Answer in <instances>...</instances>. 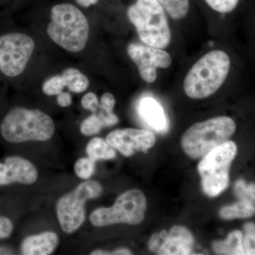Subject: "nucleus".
Listing matches in <instances>:
<instances>
[{
	"mask_svg": "<svg viewBox=\"0 0 255 255\" xmlns=\"http://www.w3.org/2000/svg\"><path fill=\"white\" fill-rule=\"evenodd\" d=\"M172 19L180 20L188 14L190 0H157Z\"/></svg>",
	"mask_w": 255,
	"mask_h": 255,
	"instance_id": "obj_20",
	"label": "nucleus"
},
{
	"mask_svg": "<svg viewBox=\"0 0 255 255\" xmlns=\"http://www.w3.org/2000/svg\"><path fill=\"white\" fill-rule=\"evenodd\" d=\"M72 97L68 92H61L58 95L57 98V102L58 105L61 107H68L69 106L71 105L72 104Z\"/></svg>",
	"mask_w": 255,
	"mask_h": 255,
	"instance_id": "obj_31",
	"label": "nucleus"
},
{
	"mask_svg": "<svg viewBox=\"0 0 255 255\" xmlns=\"http://www.w3.org/2000/svg\"><path fill=\"white\" fill-rule=\"evenodd\" d=\"M194 244L190 231L184 226H176L169 232L162 231L152 235L148 248L157 255H187L191 254Z\"/></svg>",
	"mask_w": 255,
	"mask_h": 255,
	"instance_id": "obj_11",
	"label": "nucleus"
},
{
	"mask_svg": "<svg viewBox=\"0 0 255 255\" xmlns=\"http://www.w3.org/2000/svg\"><path fill=\"white\" fill-rule=\"evenodd\" d=\"M103 191L97 181L90 180L79 184L73 191L60 198L56 211L60 228L71 234L82 226L85 219V204L89 199L99 197Z\"/></svg>",
	"mask_w": 255,
	"mask_h": 255,
	"instance_id": "obj_8",
	"label": "nucleus"
},
{
	"mask_svg": "<svg viewBox=\"0 0 255 255\" xmlns=\"http://www.w3.org/2000/svg\"><path fill=\"white\" fill-rule=\"evenodd\" d=\"M243 230V244L245 255H255V223H247Z\"/></svg>",
	"mask_w": 255,
	"mask_h": 255,
	"instance_id": "obj_22",
	"label": "nucleus"
},
{
	"mask_svg": "<svg viewBox=\"0 0 255 255\" xmlns=\"http://www.w3.org/2000/svg\"><path fill=\"white\" fill-rule=\"evenodd\" d=\"M238 147L231 140L211 150L198 164L203 191L209 197H216L229 184V171L237 155Z\"/></svg>",
	"mask_w": 255,
	"mask_h": 255,
	"instance_id": "obj_6",
	"label": "nucleus"
},
{
	"mask_svg": "<svg viewBox=\"0 0 255 255\" xmlns=\"http://www.w3.org/2000/svg\"><path fill=\"white\" fill-rule=\"evenodd\" d=\"M127 15L142 43L161 49L170 44L167 13L157 0H136L128 8Z\"/></svg>",
	"mask_w": 255,
	"mask_h": 255,
	"instance_id": "obj_4",
	"label": "nucleus"
},
{
	"mask_svg": "<svg viewBox=\"0 0 255 255\" xmlns=\"http://www.w3.org/2000/svg\"><path fill=\"white\" fill-rule=\"evenodd\" d=\"M100 120L102 121L103 127H113L118 124L119 118L115 114H106L100 112L98 116Z\"/></svg>",
	"mask_w": 255,
	"mask_h": 255,
	"instance_id": "obj_29",
	"label": "nucleus"
},
{
	"mask_svg": "<svg viewBox=\"0 0 255 255\" xmlns=\"http://www.w3.org/2000/svg\"><path fill=\"white\" fill-rule=\"evenodd\" d=\"M231 68L229 55L221 50L206 53L190 69L184 79V90L193 100L207 98L221 88Z\"/></svg>",
	"mask_w": 255,
	"mask_h": 255,
	"instance_id": "obj_1",
	"label": "nucleus"
},
{
	"mask_svg": "<svg viewBox=\"0 0 255 255\" xmlns=\"http://www.w3.org/2000/svg\"><path fill=\"white\" fill-rule=\"evenodd\" d=\"M59 238L53 232L28 236L21 242L20 253L23 255H48L56 249Z\"/></svg>",
	"mask_w": 255,
	"mask_h": 255,
	"instance_id": "obj_15",
	"label": "nucleus"
},
{
	"mask_svg": "<svg viewBox=\"0 0 255 255\" xmlns=\"http://www.w3.org/2000/svg\"><path fill=\"white\" fill-rule=\"evenodd\" d=\"M128 54L138 69L140 77L147 83L157 79V68H167L172 64V58L167 51L161 48L130 43L127 48Z\"/></svg>",
	"mask_w": 255,
	"mask_h": 255,
	"instance_id": "obj_10",
	"label": "nucleus"
},
{
	"mask_svg": "<svg viewBox=\"0 0 255 255\" xmlns=\"http://www.w3.org/2000/svg\"><path fill=\"white\" fill-rule=\"evenodd\" d=\"M13 251L7 247H0V255H13Z\"/></svg>",
	"mask_w": 255,
	"mask_h": 255,
	"instance_id": "obj_33",
	"label": "nucleus"
},
{
	"mask_svg": "<svg viewBox=\"0 0 255 255\" xmlns=\"http://www.w3.org/2000/svg\"><path fill=\"white\" fill-rule=\"evenodd\" d=\"M82 105L85 110L91 111L93 114L97 112V108L100 107L97 95L93 92H89L84 96L82 100Z\"/></svg>",
	"mask_w": 255,
	"mask_h": 255,
	"instance_id": "obj_27",
	"label": "nucleus"
},
{
	"mask_svg": "<svg viewBox=\"0 0 255 255\" xmlns=\"http://www.w3.org/2000/svg\"><path fill=\"white\" fill-rule=\"evenodd\" d=\"M100 0H75L77 4L80 5L82 7H90L92 5L97 4Z\"/></svg>",
	"mask_w": 255,
	"mask_h": 255,
	"instance_id": "obj_32",
	"label": "nucleus"
},
{
	"mask_svg": "<svg viewBox=\"0 0 255 255\" xmlns=\"http://www.w3.org/2000/svg\"><path fill=\"white\" fill-rule=\"evenodd\" d=\"M61 75L70 92L82 93L88 88L90 85L87 77L77 69H66Z\"/></svg>",
	"mask_w": 255,
	"mask_h": 255,
	"instance_id": "obj_19",
	"label": "nucleus"
},
{
	"mask_svg": "<svg viewBox=\"0 0 255 255\" xmlns=\"http://www.w3.org/2000/svg\"><path fill=\"white\" fill-rule=\"evenodd\" d=\"M243 238L242 231H232L223 241L214 242L213 251L217 255H245Z\"/></svg>",
	"mask_w": 255,
	"mask_h": 255,
	"instance_id": "obj_17",
	"label": "nucleus"
},
{
	"mask_svg": "<svg viewBox=\"0 0 255 255\" xmlns=\"http://www.w3.org/2000/svg\"><path fill=\"white\" fill-rule=\"evenodd\" d=\"M86 151L88 157L95 161L112 159L117 155L115 149L101 137L92 139L87 144Z\"/></svg>",
	"mask_w": 255,
	"mask_h": 255,
	"instance_id": "obj_18",
	"label": "nucleus"
},
{
	"mask_svg": "<svg viewBox=\"0 0 255 255\" xmlns=\"http://www.w3.org/2000/svg\"><path fill=\"white\" fill-rule=\"evenodd\" d=\"M237 202L224 206L220 210L219 216L224 220L246 219L255 215V184H247L239 179L234 186Z\"/></svg>",
	"mask_w": 255,
	"mask_h": 255,
	"instance_id": "obj_13",
	"label": "nucleus"
},
{
	"mask_svg": "<svg viewBox=\"0 0 255 255\" xmlns=\"http://www.w3.org/2000/svg\"><path fill=\"white\" fill-rule=\"evenodd\" d=\"M95 162L96 161L90 157H82L79 159L74 167L75 173L81 179H89L95 173Z\"/></svg>",
	"mask_w": 255,
	"mask_h": 255,
	"instance_id": "obj_23",
	"label": "nucleus"
},
{
	"mask_svg": "<svg viewBox=\"0 0 255 255\" xmlns=\"http://www.w3.org/2000/svg\"><path fill=\"white\" fill-rule=\"evenodd\" d=\"M236 130V122L231 117H214L191 126L182 135L181 145L191 158H202L229 140Z\"/></svg>",
	"mask_w": 255,
	"mask_h": 255,
	"instance_id": "obj_5",
	"label": "nucleus"
},
{
	"mask_svg": "<svg viewBox=\"0 0 255 255\" xmlns=\"http://www.w3.org/2000/svg\"><path fill=\"white\" fill-rule=\"evenodd\" d=\"M50 17L47 33L55 43L72 53L85 48L90 26L81 10L70 3H62L52 7Z\"/></svg>",
	"mask_w": 255,
	"mask_h": 255,
	"instance_id": "obj_3",
	"label": "nucleus"
},
{
	"mask_svg": "<svg viewBox=\"0 0 255 255\" xmlns=\"http://www.w3.org/2000/svg\"><path fill=\"white\" fill-rule=\"evenodd\" d=\"M106 140L122 155L130 157L137 151L147 152L155 145L156 137L153 132L144 129L124 128L110 132Z\"/></svg>",
	"mask_w": 255,
	"mask_h": 255,
	"instance_id": "obj_12",
	"label": "nucleus"
},
{
	"mask_svg": "<svg viewBox=\"0 0 255 255\" xmlns=\"http://www.w3.org/2000/svg\"><path fill=\"white\" fill-rule=\"evenodd\" d=\"M91 255H132L131 252L126 248H121L117 249L113 252H107L102 251V250H97L92 252Z\"/></svg>",
	"mask_w": 255,
	"mask_h": 255,
	"instance_id": "obj_30",
	"label": "nucleus"
},
{
	"mask_svg": "<svg viewBox=\"0 0 255 255\" xmlns=\"http://www.w3.org/2000/svg\"><path fill=\"white\" fill-rule=\"evenodd\" d=\"M211 9L220 14H229L237 9L241 0H204Z\"/></svg>",
	"mask_w": 255,
	"mask_h": 255,
	"instance_id": "obj_21",
	"label": "nucleus"
},
{
	"mask_svg": "<svg viewBox=\"0 0 255 255\" xmlns=\"http://www.w3.org/2000/svg\"><path fill=\"white\" fill-rule=\"evenodd\" d=\"M116 100L114 95L109 92L104 94L101 99V112L103 114H110L114 113L113 110L115 106Z\"/></svg>",
	"mask_w": 255,
	"mask_h": 255,
	"instance_id": "obj_28",
	"label": "nucleus"
},
{
	"mask_svg": "<svg viewBox=\"0 0 255 255\" xmlns=\"http://www.w3.org/2000/svg\"><path fill=\"white\" fill-rule=\"evenodd\" d=\"M54 132V122L49 116L40 110L23 107L10 110L0 124L1 136L10 143L46 141Z\"/></svg>",
	"mask_w": 255,
	"mask_h": 255,
	"instance_id": "obj_2",
	"label": "nucleus"
},
{
	"mask_svg": "<svg viewBox=\"0 0 255 255\" xmlns=\"http://www.w3.org/2000/svg\"><path fill=\"white\" fill-rule=\"evenodd\" d=\"M102 127H103V125H102L100 117L96 115L95 114H93L83 121L80 126V131L84 135L90 136V135L98 133Z\"/></svg>",
	"mask_w": 255,
	"mask_h": 255,
	"instance_id": "obj_24",
	"label": "nucleus"
},
{
	"mask_svg": "<svg viewBox=\"0 0 255 255\" xmlns=\"http://www.w3.org/2000/svg\"><path fill=\"white\" fill-rule=\"evenodd\" d=\"M139 112L147 124L157 131L164 132L167 128V117L163 109L152 97H144L140 100Z\"/></svg>",
	"mask_w": 255,
	"mask_h": 255,
	"instance_id": "obj_16",
	"label": "nucleus"
},
{
	"mask_svg": "<svg viewBox=\"0 0 255 255\" xmlns=\"http://www.w3.org/2000/svg\"><path fill=\"white\" fill-rule=\"evenodd\" d=\"M35 48L31 37L21 33L0 36V71L14 78L24 71Z\"/></svg>",
	"mask_w": 255,
	"mask_h": 255,
	"instance_id": "obj_9",
	"label": "nucleus"
},
{
	"mask_svg": "<svg viewBox=\"0 0 255 255\" xmlns=\"http://www.w3.org/2000/svg\"><path fill=\"white\" fill-rule=\"evenodd\" d=\"M14 231V224L8 217L0 215V241L9 238Z\"/></svg>",
	"mask_w": 255,
	"mask_h": 255,
	"instance_id": "obj_26",
	"label": "nucleus"
},
{
	"mask_svg": "<svg viewBox=\"0 0 255 255\" xmlns=\"http://www.w3.org/2000/svg\"><path fill=\"white\" fill-rule=\"evenodd\" d=\"M147 199L140 189H130L119 196L113 206L96 209L90 221L96 227L126 223L136 226L143 221Z\"/></svg>",
	"mask_w": 255,
	"mask_h": 255,
	"instance_id": "obj_7",
	"label": "nucleus"
},
{
	"mask_svg": "<svg viewBox=\"0 0 255 255\" xmlns=\"http://www.w3.org/2000/svg\"><path fill=\"white\" fill-rule=\"evenodd\" d=\"M66 87L62 75H56L48 79L43 85V92L46 95H58Z\"/></svg>",
	"mask_w": 255,
	"mask_h": 255,
	"instance_id": "obj_25",
	"label": "nucleus"
},
{
	"mask_svg": "<svg viewBox=\"0 0 255 255\" xmlns=\"http://www.w3.org/2000/svg\"><path fill=\"white\" fill-rule=\"evenodd\" d=\"M38 175L36 167L19 156H11L0 162V187L14 183L32 184L36 182Z\"/></svg>",
	"mask_w": 255,
	"mask_h": 255,
	"instance_id": "obj_14",
	"label": "nucleus"
}]
</instances>
